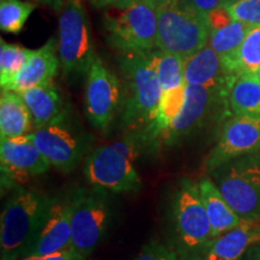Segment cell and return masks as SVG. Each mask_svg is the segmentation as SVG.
<instances>
[{
  "mask_svg": "<svg viewBox=\"0 0 260 260\" xmlns=\"http://www.w3.org/2000/svg\"><path fill=\"white\" fill-rule=\"evenodd\" d=\"M125 89L123 92V119L145 144L154 141L155 122L162 89L157 74V48L148 53L119 56Z\"/></svg>",
  "mask_w": 260,
  "mask_h": 260,
  "instance_id": "cell-1",
  "label": "cell"
},
{
  "mask_svg": "<svg viewBox=\"0 0 260 260\" xmlns=\"http://www.w3.org/2000/svg\"><path fill=\"white\" fill-rule=\"evenodd\" d=\"M54 199L34 189H23L6 203L0 219L2 260L27 258L46 222Z\"/></svg>",
  "mask_w": 260,
  "mask_h": 260,
  "instance_id": "cell-2",
  "label": "cell"
},
{
  "mask_svg": "<svg viewBox=\"0 0 260 260\" xmlns=\"http://www.w3.org/2000/svg\"><path fill=\"white\" fill-rule=\"evenodd\" d=\"M103 25L110 45L121 54L157 48L158 0H123L104 9Z\"/></svg>",
  "mask_w": 260,
  "mask_h": 260,
  "instance_id": "cell-3",
  "label": "cell"
},
{
  "mask_svg": "<svg viewBox=\"0 0 260 260\" xmlns=\"http://www.w3.org/2000/svg\"><path fill=\"white\" fill-rule=\"evenodd\" d=\"M144 145V139L132 133L118 141L94 149L84 164L87 181L93 187L113 193L139 191L141 180L135 161Z\"/></svg>",
  "mask_w": 260,
  "mask_h": 260,
  "instance_id": "cell-4",
  "label": "cell"
},
{
  "mask_svg": "<svg viewBox=\"0 0 260 260\" xmlns=\"http://www.w3.org/2000/svg\"><path fill=\"white\" fill-rule=\"evenodd\" d=\"M206 14L187 0H158L157 48L186 60L209 44Z\"/></svg>",
  "mask_w": 260,
  "mask_h": 260,
  "instance_id": "cell-5",
  "label": "cell"
},
{
  "mask_svg": "<svg viewBox=\"0 0 260 260\" xmlns=\"http://www.w3.org/2000/svg\"><path fill=\"white\" fill-rule=\"evenodd\" d=\"M214 182L242 220L260 222V155L234 159L216 169Z\"/></svg>",
  "mask_w": 260,
  "mask_h": 260,
  "instance_id": "cell-6",
  "label": "cell"
},
{
  "mask_svg": "<svg viewBox=\"0 0 260 260\" xmlns=\"http://www.w3.org/2000/svg\"><path fill=\"white\" fill-rule=\"evenodd\" d=\"M58 54L65 74H87L95 59L92 28L81 0H65L61 8Z\"/></svg>",
  "mask_w": 260,
  "mask_h": 260,
  "instance_id": "cell-7",
  "label": "cell"
},
{
  "mask_svg": "<svg viewBox=\"0 0 260 260\" xmlns=\"http://www.w3.org/2000/svg\"><path fill=\"white\" fill-rule=\"evenodd\" d=\"M71 251L88 258L104 240L110 222L109 200L102 188L81 190L71 199Z\"/></svg>",
  "mask_w": 260,
  "mask_h": 260,
  "instance_id": "cell-8",
  "label": "cell"
},
{
  "mask_svg": "<svg viewBox=\"0 0 260 260\" xmlns=\"http://www.w3.org/2000/svg\"><path fill=\"white\" fill-rule=\"evenodd\" d=\"M175 230L181 245L199 253L212 239V229L201 201L199 184L182 180L172 204Z\"/></svg>",
  "mask_w": 260,
  "mask_h": 260,
  "instance_id": "cell-9",
  "label": "cell"
},
{
  "mask_svg": "<svg viewBox=\"0 0 260 260\" xmlns=\"http://www.w3.org/2000/svg\"><path fill=\"white\" fill-rule=\"evenodd\" d=\"M86 75L84 104L87 117L98 130L105 132L115 121L123 104L122 83L98 56Z\"/></svg>",
  "mask_w": 260,
  "mask_h": 260,
  "instance_id": "cell-10",
  "label": "cell"
},
{
  "mask_svg": "<svg viewBox=\"0 0 260 260\" xmlns=\"http://www.w3.org/2000/svg\"><path fill=\"white\" fill-rule=\"evenodd\" d=\"M260 149V116L232 115L224 123L219 139L205 161L213 171L234 159L256 153Z\"/></svg>",
  "mask_w": 260,
  "mask_h": 260,
  "instance_id": "cell-11",
  "label": "cell"
},
{
  "mask_svg": "<svg viewBox=\"0 0 260 260\" xmlns=\"http://www.w3.org/2000/svg\"><path fill=\"white\" fill-rule=\"evenodd\" d=\"M219 105L228 110V90L186 84V102L161 139L175 145L197 132Z\"/></svg>",
  "mask_w": 260,
  "mask_h": 260,
  "instance_id": "cell-12",
  "label": "cell"
},
{
  "mask_svg": "<svg viewBox=\"0 0 260 260\" xmlns=\"http://www.w3.org/2000/svg\"><path fill=\"white\" fill-rule=\"evenodd\" d=\"M3 180L24 183L45 174L51 164L40 153L30 135L2 140L0 144Z\"/></svg>",
  "mask_w": 260,
  "mask_h": 260,
  "instance_id": "cell-13",
  "label": "cell"
},
{
  "mask_svg": "<svg viewBox=\"0 0 260 260\" xmlns=\"http://www.w3.org/2000/svg\"><path fill=\"white\" fill-rule=\"evenodd\" d=\"M29 135L51 167L68 172L79 165L83 152L82 144L64 121L34 129Z\"/></svg>",
  "mask_w": 260,
  "mask_h": 260,
  "instance_id": "cell-14",
  "label": "cell"
},
{
  "mask_svg": "<svg viewBox=\"0 0 260 260\" xmlns=\"http://www.w3.org/2000/svg\"><path fill=\"white\" fill-rule=\"evenodd\" d=\"M71 200L54 199L50 213L28 256H45L71 249Z\"/></svg>",
  "mask_w": 260,
  "mask_h": 260,
  "instance_id": "cell-15",
  "label": "cell"
},
{
  "mask_svg": "<svg viewBox=\"0 0 260 260\" xmlns=\"http://www.w3.org/2000/svg\"><path fill=\"white\" fill-rule=\"evenodd\" d=\"M260 245V222L241 224L212 237L199 252L200 260H240L253 246Z\"/></svg>",
  "mask_w": 260,
  "mask_h": 260,
  "instance_id": "cell-16",
  "label": "cell"
},
{
  "mask_svg": "<svg viewBox=\"0 0 260 260\" xmlns=\"http://www.w3.org/2000/svg\"><path fill=\"white\" fill-rule=\"evenodd\" d=\"M234 80L235 76L228 73L222 58L209 44L184 60V83L189 86L226 89L229 92Z\"/></svg>",
  "mask_w": 260,
  "mask_h": 260,
  "instance_id": "cell-17",
  "label": "cell"
},
{
  "mask_svg": "<svg viewBox=\"0 0 260 260\" xmlns=\"http://www.w3.org/2000/svg\"><path fill=\"white\" fill-rule=\"evenodd\" d=\"M57 52L58 39L51 38L44 46L34 51L23 69L19 71L5 90H14L19 93L32 87L52 83L57 75L60 61Z\"/></svg>",
  "mask_w": 260,
  "mask_h": 260,
  "instance_id": "cell-18",
  "label": "cell"
},
{
  "mask_svg": "<svg viewBox=\"0 0 260 260\" xmlns=\"http://www.w3.org/2000/svg\"><path fill=\"white\" fill-rule=\"evenodd\" d=\"M31 113L34 129L64 121L63 99L53 83L19 92Z\"/></svg>",
  "mask_w": 260,
  "mask_h": 260,
  "instance_id": "cell-19",
  "label": "cell"
},
{
  "mask_svg": "<svg viewBox=\"0 0 260 260\" xmlns=\"http://www.w3.org/2000/svg\"><path fill=\"white\" fill-rule=\"evenodd\" d=\"M198 184L201 201L212 229V237L218 236L242 223V219L234 212L232 206L220 193L219 188L210 177L201 178Z\"/></svg>",
  "mask_w": 260,
  "mask_h": 260,
  "instance_id": "cell-20",
  "label": "cell"
},
{
  "mask_svg": "<svg viewBox=\"0 0 260 260\" xmlns=\"http://www.w3.org/2000/svg\"><path fill=\"white\" fill-rule=\"evenodd\" d=\"M34 130L31 113L21 94L2 90L0 96V138L2 140L28 135Z\"/></svg>",
  "mask_w": 260,
  "mask_h": 260,
  "instance_id": "cell-21",
  "label": "cell"
},
{
  "mask_svg": "<svg viewBox=\"0 0 260 260\" xmlns=\"http://www.w3.org/2000/svg\"><path fill=\"white\" fill-rule=\"evenodd\" d=\"M228 110L232 115L260 116V81L255 74L235 77L228 92Z\"/></svg>",
  "mask_w": 260,
  "mask_h": 260,
  "instance_id": "cell-22",
  "label": "cell"
},
{
  "mask_svg": "<svg viewBox=\"0 0 260 260\" xmlns=\"http://www.w3.org/2000/svg\"><path fill=\"white\" fill-rule=\"evenodd\" d=\"M232 76L242 74H255L260 68V25L252 27L236 53L223 61Z\"/></svg>",
  "mask_w": 260,
  "mask_h": 260,
  "instance_id": "cell-23",
  "label": "cell"
},
{
  "mask_svg": "<svg viewBox=\"0 0 260 260\" xmlns=\"http://www.w3.org/2000/svg\"><path fill=\"white\" fill-rule=\"evenodd\" d=\"M251 28V25L234 21L226 27L211 32L209 38L210 47L219 54L223 61L228 60L236 53Z\"/></svg>",
  "mask_w": 260,
  "mask_h": 260,
  "instance_id": "cell-24",
  "label": "cell"
},
{
  "mask_svg": "<svg viewBox=\"0 0 260 260\" xmlns=\"http://www.w3.org/2000/svg\"><path fill=\"white\" fill-rule=\"evenodd\" d=\"M35 50L22 47L16 44L0 41V86L5 90L23 69Z\"/></svg>",
  "mask_w": 260,
  "mask_h": 260,
  "instance_id": "cell-25",
  "label": "cell"
},
{
  "mask_svg": "<svg viewBox=\"0 0 260 260\" xmlns=\"http://www.w3.org/2000/svg\"><path fill=\"white\" fill-rule=\"evenodd\" d=\"M184 102H186V84L177 87V88L167 90V92H162L154 128L155 140L164 135V133L174 122V119L181 112Z\"/></svg>",
  "mask_w": 260,
  "mask_h": 260,
  "instance_id": "cell-26",
  "label": "cell"
},
{
  "mask_svg": "<svg viewBox=\"0 0 260 260\" xmlns=\"http://www.w3.org/2000/svg\"><path fill=\"white\" fill-rule=\"evenodd\" d=\"M34 10L35 4L29 0H6L0 3L2 31L17 34L23 29Z\"/></svg>",
  "mask_w": 260,
  "mask_h": 260,
  "instance_id": "cell-27",
  "label": "cell"
},
{
  "mask_svg": "<svg viewBox=\"0 0 260 260\" xmlns=\"http://www.w3.org/2000/svg\"><path fill=\"white\" fill-rule=\"evenodd\" d=\"M157 74L162 92L177 88L184 83V60L175 54L157 48Z\"/></svg>",
  "mask_w": 260,
  "mask_h": 260,
  "instance_id": "cell-28",
  "label": "cell"
},
{
  "mask_svg": "<svg viewBox=\"0 0 260 260\" xmlns=\"http://www.w3.org/2000/svg\"><path fill=\"white\" fill-rule=\"evenodd\" d=\"M234 21L255 27L260 25V0H240L228 6Z\"/></svg>",
  "mask_w": 260,
  "mask_h": 260,
  "instance_id": "cell-29",
  "label": "cell"
},
{
  "mask_svg": "<svg viewBox=\"0 0 260 260\" xmlns=\"http://www.w3.org/2000/svg\"><path fill=\"white\" fill-rule=\"evenodd\" d=\"M135 260H178V258L174 252L160 243L149 242L142 247Z\"/></svg>",
  "mask_w": 260,
  "mask_h": 260,
  "instance_id": "cell-30",
  "label": "cell"
},
{
  "mask_svg": "<svg viewBox=\"0 0 260 260\" xmlns=\"http://www.w3.org/2000/svg\"><path fill=\"white\" fill-rule=\"evenodd\" d=\"M206 17L210 34L212 31H216L218 29L226 27V25H229L232 22H234V18L232 14H230L228 6H219V8L212 10L209 14H206Z\"/></svg>",
  "mask_w": 260,
  "mask_h": 260,
  "instance_id": "cell-31",
  "label": "cell"
},
{
  "mask_svg": "<svg viewBox=\"0 0 260 260\" xmlns=\"http://www.w3.org/2000/svg\"><path fill=\"white\" fill-rule=\"evenodd\" d=\"M191 6L204 14H209L219 6H226V0H187Z\"/></svg>",
  "mask_w": 260,
  "mask_h": 260,
  "instance_id": "cell-32",
  "label": "cell"
},
{
  "mask_svg": "<svg viewBox=\"0 0 260 260\" xmlns=\"http://www.w3.org/2000/svg\"><path fill=\"white\" fill-rule=\"evenodd\" d=\"M22 260H86V258L80 255L79 253L74 251H65L60 253H56V254L45 255V256H28Z\"/></svg>",
  "mask_w": 260,
  "mask_h": 260,
  "instance_id": "cell-33",
  "label": "cell"
},
{
  "mask_svg": "<svg viewBox=\"0 0 260 260\" xmlns=\"http://www.w3.org/2000/svg\"><path fill=\"white\" fill-rule=\"evenodd\" d=\"M89 4L95 6L98 9H106L107 6H111L117 3H121L123 0H88Z\"/></svg>",
  "mask_w": 260,
  "mask_h": 260,
  "instance_id": "cell-34",
  "label": "cell"
},
{
  "mask_svg": "<svg viewBox=\"0 0 260 260\" xmlns=\"http://www.w3.org/2000/svg\"><path fill=\"white\" fill-rule=\"evenodd\" d=\"M35 2L50 6V8L57 10V11L63 8V5L65 4V0H35Z\"/></svg>",
  "mask_w": 260,
  "mask_h": 260,
  "instance_id": "cell-35",
  "label": "cell"
},
{
  "mask_svg": "<svg viewBox=\"0 0 260 260\" xmlns=\"http://www.w3.org/2000/svg\"><path fill=\"white\" fill-rule=\"evenodd\" d=\"M247 260H260V245L253 246L247 251Z\"/></svg>",
  "mask_w": 260,
  "mask_h": 260,
  "instance_id": "cell-36",
  "label": "cell"
},
{
  "mask_svg": "<svg viewBox=\"0 0 260 260\" xmlns=\"http://www.w3.org/2000/svg\"><path fill=\"white\" fill-rule=\"evenodd\" d=\"M240 2V0H226V6H229L230 4H234V3Z\"/></svg>",
  "mask_w": 260,
  "mask_h": 260,
  "instance_id": "cell-37",
  "label": "cell"
},
{
  "mask_svg": "<svg viewBox=\"0 0 260 260\" xmlns=\"http://www.w3.org/2000/svg\"><path fill=\"white\" fill-rule=\"evenodd\" d=\"M255 76H256V77H258V80L260 81V68H259V69H258V70H256V73H255Z\"/></svg>",
  "mask_w": 260,
  "mask_h": 260,
  "instance_id": "cell-38",
  "label": "cell"
},
{
  "mask_svg": "<svg viewBox=\"0 0 260 260\" xmlns=\"http://www.w3.org/2000/svg\"><path fill=\"white\" fill-rule=\"evenodd\" d=\"M0 2H6V0H0Z\"/></svg>",
  "mask_w": 260,
  "mask_h": 260,
  "instance_id": "cell-39",
  "label": "cell"
}]
</instances>
